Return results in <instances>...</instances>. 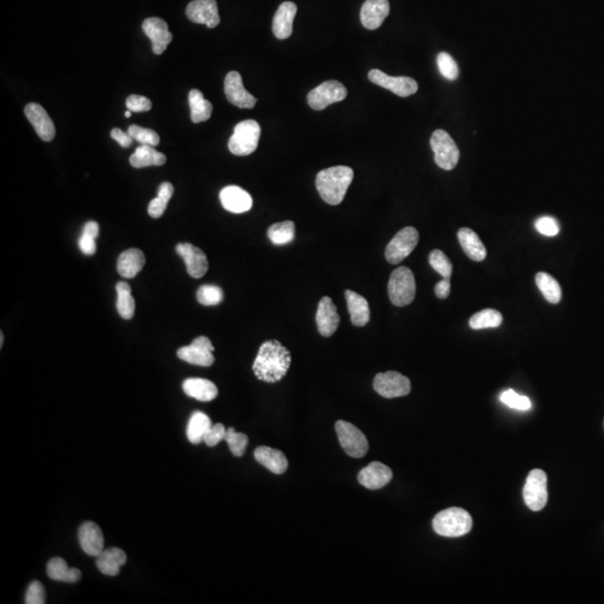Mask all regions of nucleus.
<instances>
[{
  "label": "nucleus",
  "mask_w": 604,
  "mask_h": 604,
  "mask_svg": "<svg viewBox=\"0 0 604 604\" xmlns=\"http://www.w3.org/2000/svg\"><path fill=\"white\" fill-rule=\"evenodd\" d=\"M127 108L131 112L149 111L152 108V103L148 98L143 95L132 94L128 96L126 102Z\"/></svg>",
  "instance_id": "8fccbe9b"
},
{
  "label": "nucleus",
  "mask_w": 604,
  "mask_h": 604,
  "mask_svg": "<svg viewBox=\"0 0 604 604\" xmlns=\"http://www.w3.org/2000/svg\"><path fill=\"white\" fill-rule=\"evenodd\" d=\"M296 10V5L292 1H285L279 6L272 24V31L278 39H287L292 35Z\"/></svg>",
  "instance_id": "b1692460"
},
{
  "label": "nucleus",
  "mask_w": 604,
  "mask_h": 604,
  "mask_svg": "<svg viewBox=\"0 0 604 604\" xmlns=\"http://www.w3.org/2000/svg\"><path fill=\"white\" fill-rule=\"evenodd\" d=\"M535 226L540 234L546 235V236H555L559 232L557 222L554 218L548 217V216L538 218L535 223Z\"/></svg>",
  "instance_id": "09e8293b"
},
{
  "label": "nucleus",
  "mask_w": 604,
  "mask_h": 604,
  "mask_svg": "<svg viewBox=\"0 0 604 604\" xmlns=\"http://www.w3.org/2000/svg\"><path fill=\"white\" fill-rule=\"evenodd\" d=\"M26 604H44L45 589L44 585L38 581H33L28 585L27 592L25 596Z\"/></svg>",
  "instance_id": "49530a36"
},
{
  "label": "nucleus",
  "mask_w": 604,
  "mask_h": 604,
  "mask_svg": "<svg viewBox=\"0 0 604 604\" xmlns=\"http://www.w3.org/2000/svg\"><path fill=\"white\" fill-rule=\"evenodd\" d=\"M78 246L80 250L83 252L85 255H93L96 252V244H95V238L89 235H85L82 233L81 238L78 240Z\"/></svg>",
  "instance_id": "3c124183"
},
{
  "label": "nucleus",
  "mask_w": 604,
  "mask_h": 604,
  "mask_svg": "<svg viewBox=\"0 0 604 604\" xmlns=\"http://www.w3.org/2000/svg\"><path fill=\"white\" fill-rule=\"evenodd\" d=\"M261 127L257 121L244 120L236 124L229 140V149L235 156H249L257 150Z\"/></svg>",
  "instance_id": "39448f33"
},
{
  "label": "nucleus",
  "mask_w": 604,
  "mask_h": 604,
  "mask_svg": "<svg viewBox=\"0 0 604 604\" xmlns=\"http://www.w3.org/2000/svg\"><path fill=\"white\" fill-rule=\"evenodd\" d=\"M224 92L229 103L240 109H252L257 104V99L244 89L240 73L229 72L224 82Z\"/></svg>",
  "instance_id": "4468645a"
},
{
  "label": "nucleus",
  "mask_w": 604,
  "mask_h": 604,
  "mask_svg": "<svg viewBox=\"0 0 604 604\" xmlns=\"http://www.w3.org/2000/svg\"><path fill=\"white\" fill-rule=\"evenodd\" d=\"M197 300L203 305H217L223 301V290L217 285H201L197 290Z\"/></svg>",
  "instance_id": "ea45409f"
},
{
  "label": "nucleus",
  "mask_w": 604,
  "mask_h": 604,
  "mask_svg": "<svg viewBox=\"0 0 604 604\" xmlns=\"http://www.w3.org/2000/svg\"><path fill=\"white\" fill-rule=\"evenodd\" d=\"M117 310L123 319L129 320L134 316L136 302L131 294V287L126 282L117 283Z\"/></svg>",
  "instance_id": "c9c22d12"
},
{
  "label": "nucleus",
  "mask_w": 604,
  "mask_h": 604,
  "mask_svg": "<svg viewBox=\"0 0 604 604\" xmlns=\"http://www.w3.org/2000/svg\"><path fill=\"white\" fill-rule=\"evenodd\" d=\"M429 262H430L431 266L442 277H451L453 270L452 263L443 252L440 251V250H433L429 255Z\"/></svg>",
  "instance_id": "37998d69"
},
{
  "label": "nucleus",
  "mask_w": 604,
  "mask_h": 604,
  "mask_svg": "<svg viewBox=\"0 0 604 604\" xmlns=\"http://www.w3.org/2000/svg\"><path fill=\"white\" fill-rule=\"evenodd\" d=\"M173 194V186L171 182H162L158 189V196L150 201L148 206V214L152 218H159L167 208L168 201H171Z\"/></svg>",
  "instance_id": "58836bf2"
},
{
  "label": "nucleus",
  "mask_w": 604,
  "mask_h": 604,
  "mask_svg": "<svg viewBox=\"0 0 604 604\" xmlns=\"http://www.w3.org/2000/svg\"><path fill=\"white\" fill-rule=\"evenodd\" d=\"M526 506L533 512H540L547 503V475L540 469L531 470L526 479L523 490Z\"/></svg>",
  "instance_id": "6e6552de"
},
{
  "label": "nucleus",
  "mask_w": 604,
  "mask_h": 604,
  "mask_svg": "<svg viewBox=\"0 0 604 604\" xmlns=\"http://www.w3.org/2000/svg\"><path fill=\"white\" fill-rule=\"evenodd\" d=\"M537 287L549 303H559L562 299V289L559 282L545 272H538L535 277Z\"/></svg>",
  "instance_id": "f704fd0d"
},
{
  "label": "nucleus",
  "mask_w": 604,
  "mask_h": 604,
  "mask_svg": "<svg viewBox=\"0 0 604 604\" xmlns=\"http://www.w3.org/2000/svg\"><path fill=\"white\" fill-rule=\"evenodd\" d=\"M128 134L131 136L132 139L136 140L141 145L156 147L160 143L159 134L151 129L143 128V127L137 126V124H132V126L129 127Z\"/></svg>",
  "instance_id": "a19ab883"
},
{
  "label": "nucleus",
  "mask_w": 604,
  "mask_h": 604,
  "mask_svg": "<svg viewBox=\"0 0 604 604\" xmlns=\"http://www.w3.org/2000/svg\"><path fill=\"white\" fill-rule=\"evenodd\" d=\"M176 252L186 263V268L190 277L195 279L204 277L208 270V261L204 252L190 243L178 244Z\"/></svg>",
  "instance_id": "f3484780"
},
{
  "label": "nucleus",
  "mask_w": 604,
  "mask_h": 604,
  "mask_svg": "<svg viewBox=\"0 0 604 604\" xmlns=\"http://www.w3.org/2000/svg\"><path fill=\"white\" fill-rule=\"evenodd\" d=\"M212 421L208 415L201 411L194 412L190 417L187 431H186L188 440L194 445H199L201 441H204L205 434L212 428Z\"/></svg>",
  "instance_id": "72a5a7b5"
},
{
  "label": "nucleus",
  "mask_w": 604,
  "mask_h": 604,
  "mask_svg": "<svg viewBox=\"0 0 604 604\" xmlns=\"http://www.w3.org/2000/svg\"><path fill=\"white\" fill-rule=\"evenodd\" d=\"M225 441L229 445V450L235 456H242L245 452L249 443V438L244 433H238L234 428H229L225 434Z\"/></svg>",
  "instance_id": "79ce46f5"
},
{
  "label": "nucleus",
  "mask_w": 604,
  "mask_h": 604,
  "mask_svg": "<svg viewBox=\"0 0 604 604\" xmlns=\"http://www.w3.org/2000/svg\"><path fill=\"white\" fill-rule=\"evenodd\" d=\"M369 81L378 87L389 89L401 98L414 94L419 89L417 82L408 76H389L380 70H372L368 73Z\"/></svg>",
  "instance_id": "ddd939ff"
},
{
  "label": "nucleus",
  "mask_w": 604,
  "mask_h": 604,
  "mask_svg": "<svg viewBox=\"0 0 604 604\" xmlns=\"http://www.w3.org/2000/svg\"><path fill=\"white\" fill-rule=\"evenodd\" d=\"M458 240L464 253L471 260L480 262V261H484L486 259V247L475 231L468 229V227H462V229H459Z\"/></svg>",
  "instance_id": "c85d7f7f"
},
{
  "label": "nucleus",
  "mask_w": 604,
  "mask_h": 604,
  "mask_svg": "<svg viewBox=\"0 0 604 604\" xmlns=\"http://www.w3.org/2000/svg\"><path fill=\"white\" fill-rule=\"evenodd\" d=\"M220 199L224 208L234 214L247 212L253 205L251 195L238 186L223 188L220 193Z\"/></svg>",
  "instance_id": "4be33fe9"
},
{
  "label": "nucleus",
  "mask_w": 604,
  "mask_h": 604,
  "mask_svg": "<svg viewBox=\"0 0 604 604\" xmlns=\"http://www.w3.org/2000/svg\"><path fill=\"white\" fill-rule=\"evenodd\" d=\"M296 226L292 221H285L273 224L268 227V236L275 245H285L290 243L294 238Z\"/></svg>",
  "instance_id": "4c0bfd02"
},
{
  "label": "nucleus",
  "mask_w": 604,
  "mask_h": 604,
  "mask_svg": "<svg viewBox=\"0 0 604 604\" xmlns=\"http://www.w3.org/2000/svg\"><path fill=\"white\" fill-rule=\"evenodd\" d=\"M389 14V0H366L361 6V22L364 27L375 31Z\"/></svg>",
  "instance_id": "5701e85b"
},
{
  "label": "nucleus",
  "mask_w": 604,
  "mask_h": 604,
  "mask_svg": "<svg viewBox=\"0 0 604 604\" xmlns=\"http://www.w3.org/2000/svg\"><path fill=\"white\" fill-rule=\"evenodd\" d=\"M213 352H214V346L210 338H207L205 336H199L192 341L189 346L179 348L177 350V356L182 361L193 365L208 367L215 361Z\"/></svg>",
  "instance_id": "f8f14e48"
},
{
  "label": "nucleus",
  "mask_w": 604,
  "mask_h": 604,
  "mask_svg": "<svg viewBox=\"0 0 604 604\" xmlns=\"http://www.w3.org/2000/svg\"><path fill=\"white\" fill-rule=\"evenodd\" d=\"M345 296L352 324L356 327L366 326L371 319V310L367 300L352 290L345 291Z\"/></svg>",
  "instance_id": "a878e982"
},
{
  "label": "nucleus",
  "mask_w": 604,
  "mask_h": 604,
  "mask_svg": "<svg viewBox=\"0 0 604 604\" xmlns=\"http://www.w3.org/2000/svg\"><path fill=\"white\" fill-rule=\"evenodd\" d=\"M185 394L201 402H210L218 394L215 384L204 378H188L182 383Z\"/></svg>",
  "instance_id": "cd10ccee"
},
{
  "label": "nucleus",
  "mask_w": 604,
  "mask_h": 604,
  "mask_svg": "<svg viewBox=\"0 0 604 604\" xmlns=\"http://www.w3.org/2000/svg\"><path fill=\"white\" fill-rule=\"evenodd\" d=\"M336 432L339 443L345 452L352 458H363L368 451V441L357 426L352 423L339 419L336 422Z\"/></svg>",
  "instance_id": "0eeeda50"
},
{
  "label": "nucleus",
  "mask_w": 604,
  "mask_h": 604,
  "mask_svg": "<svg viewBox=\"0 0 604 604\" xmlns=\"http://www.w3.org/2000/svg\"><path fill=\"white\" fill-rule=\"evenodd\" d=\"M317 327L324 337H330L335 333L340 322L338 311L329 296H324L318 305L316 315Z\"/></svg>",
  "instance_id": "a211bd4d"
},
{
  "label": "nucleus",
  "mask_w": 604,
  "mask_h": 604,
  "mask_svg": "<svg viewBox=\"0 0 604 604\" xmlns=\"http://www.w3.org/2000/svg\"><path fill=\"white\" fill-rule=\"evenodd\" d=\"M290 365V352L280 341L271 339L261 345L252 368L257 380L277 383L287 375Z\"/></svg>",
  "instance_id": "f257e3e1"
},
{
  "label": "nucleus",
  "mask_w": 604,
  "mask_h": 604,
  "mask_svg": "<svg viewBox=\"0 0 604 604\" xmlns=\"http://www.w3.org/2000/svg\"><path fill=\"white\" fill-rule=\"evenodd\" d=\"M254 458L259 463L275 475H282L288 469V460L282 451L270 447H259L255 449Z\"/></svg>",
  "instance_id": "393cba45"
},
{
  "label": "nucleus",
  "mask_w": 604,
  "mask_h": 604,
  "mask_svg": "<svg viewBox=\"0 0 604 604\" xmlns=\"http://www.w3.org/2000/svg\"><path fill=\"white\" fill-rule=\"evenodd\" d=\"M347 98V89L340 82L326 81L311 89L308 94V104L311 109L322 111L331 104L337 103Z\"/></svg>",
  "instance_id": "9d476101"
},
{
  "label": "nucleus",
  "mask_w": 604,
  "mask_h": 604,
  "mask_svg": "<svg viewBox=\"0 0 604 604\" xmlns=\"http://www.w3.org/2000/svg\"><path fill=\"white\" fill-rule=\"evenodd\" d=\"M417 294V283L413 272L400 266L391 272L389 281V296L393 305L404 307L413 302Z\"/></svg>",
  "instance_id": "20e7f679"
},
{
  "label": "nucleus",
  "mask_w": 604,
  "mask_h": 604,
  "mask_svg": "<svg viewBox=\"0 0 604 604\" xmlns=\"http://www.w3.org/2000/svg\"><path fill=\"white\" fill-rule=\"evenodd\" d=\"M132 167L145 168L149 166H162L167 161L165 154L157 151L154 147L141 145L138 147L129 159Z\"/></svg>",
  "instance_id": "7c9ffc66"
},
{
  "label": "nucleus",
  "mask_w": 604,
  "mask_h": 604,
  "mask_svg": "<svg viewBox=\"0 0 604 604\" xmlns=\"http://www.w3.org/2000/svg\"><path fill=\"white\" fill-rule=\"evenodd\" d=\"M190 106V119L194 123L205 122L212 115L213 106L210 101L205 100L199 89H192L188 95Z\"/></svg>",
  "instance_id": "473e14b6"
},
{
  "label": "nucleus",
  "mask_w": 604,
  "mask_h": 604,
  "mask_svg": "<svg viewBox=\"0 0 604 604\" xmlns=\"http://www.w3.org/2000/svg\"><path fill=\"white\" fill-rule=\"evenodd\" d=\"M145 257L139 249H129L122 252L117 259V272L121 277L132 279L143 270Z\"/></svg>",
  "instance_id": "bb28decb"
},
{
  "label": "nucleus",
  "mask_w": 604,
  "mask_h": 604,
  "mask_svg": "<svg viewBox=\"0 0 604 604\" xmlns=\"http://www.w3.org/2000/svg\"><path fill=\"white\" fill-rule=\"evenodd\" d=\"M503 324V315L495 309H484L475 313L469 320V326L475 330L497 328Z\"/></svg>",
  "instance_id": "e433bc0d"
},
{
  "label": "nucleus",
  "mask_w": 604,
  "mask_h": 604,
  "mask_svg": "<svg viewBox=\"0 0 604 604\" xmlns=\"http://www.w3.org/2000/svg\"><path fill=\"white\" fill-rule=\"evenodd\" d=\"M354 179V171L347 166H335L319 171L316 187L319 195L329 205H339L344 201L347 189Z\"/></svg>",
  "instance_id": "f03ea898"
},
{
  "label": "nucleus",
  "mask_w": 604,
  "mask_h": 604,
  "mask_svg": "<svg viewBox=\"0 0 604 604\" xmlns=\"http://www.w3.org/2000/svg\"><path fill=\"white\" fill-rule=\"evenodd\" d=\"M431 148L434 152V161L445 171H452L458 165L460 151L450 134L438 129L432 134Z\"/></svg>",
  "instance_id": "423d86ee"
},
{
  "label": "nucleus",
  "mask_w": 604,
  "mask_h": 604,
  "mask_svg": "<svg viewBox=\"0 0 604 604\" xmlns=\"http://www.w3.org/2000/svg\"><path fill=\"white\" fill-rule=\"evenodd\" d=\"M143 31L150 38L152 50L157 55L164 53L173 41V34L168 29L167 22L158 17L147 18L143 22Z\"/></svg>",
  "instance_id": "dca6fc26"
},
{
  "label": "nucleus",
  "mask_w": 604,
  "mask_h": 604,
  "mask_svg": "<svg viewBox=\"0 0 604 604\" xmlns=\"http://www.w3.org/2000/svg\"><path fill=\"white\" fill-rule=\"evenodd\" d=\"M83 234L89 235V236H92L94 238H98L99 224L93 221L85 224V226L83 229Z\"/></svg>",
  "instance_id": "5fc2aeb1"
},
{
  "label": "nucleus",
  "mask_w": 604,
  "mask_h": 604,
  "mask_svg": "<svg viewBox=\"0 0 604 604\" xmlns=\"http://www.w3.org/2000/svg\"><path fill=\"white\" fill-rule=\"evenodd\" d=\"M48 575L54 581L76 583L81 579V570L72 568L61 557H54L48 563Z\"/></svg>",
  "instance_id": "2f4dec72"
},
{
  "label": "nucleus",
  "mask_w": 604,
  "mask_h": 604,
  "mask_svg": "<svg viewBox=\"0 0 604 604\" xmlns=\"http://www.w3.org/2000/svg\"><path fill=\"white\" fill-rule=\"evenodd\" d=\"M450 278H443V280L436 283V289H434L436 296L439 299H447L449 294H450Z\"/></svg>",
  "instance_id": "864d4df0"
},
{
  "label": "nucleus",
  "mask_w": 604,
  "mask_h": 604,
  "mask_svg": "<svg viewBox=\"0 0 604 604\" xmlns=\"http://www.w3.org/2000/svg\"><path fill=\"white\" fill-rule=\"evenodd\" d=\"M0 338H1V339H0V346L3 347V333H1V335H0Z\"/></svg>",
  "instance_id": "6e6d98bb"
},
{
  "label": "nucleus",
  "mask_w": 604,
  "mask_h": 604,
  "mask_svg": "<svg viewBox=\"0 0 604 604\" xmlns=\"http://www.w3.org/2000/svg\"><path fill=\"white\" fill-rule=\"evenodd\" d=\"M436 534L445 537H460L473 528V518L467 510L458 507L445 509L432 522Z\"/></svg>",
  "instance_id": "7ed1b4c3"
},
{
  "label": "nucleus",
  "mask_w": 604,
  "mask_h": 604,
  "mask_svg": "<svg viewBox=\"0 0 604 604\" xmlns=\"http://www.w3.org/2000/svg\"><path fill=\"white\" fill-rule=\"evenodd\" d=\"M112 139H115L121 147L128 148L132 145V137L129 134L123 132L120 129L115 128L111 130Z\"/></svg>",
  "instance_id": "603ef678"
},
{
  "label": "nucleus",
  "mask_w": 604,
  "mask_h": 604,
  "mask_svg": "<svg viewBox=\"0 0 604 604\" xmlns=\"http://www.w3.org/2000/svg\"><path fill=\"white\" fill-rule=\"evenodd\" d=\"M127 554L121 548L111 547L96 556V566L101 573L115 576L120 572V568L126 564Z\"/></svg>",
  "instance_id": "c756f323"
},
{
  "label": "nucleus",
  "mask_w": 604,
  "mask_h": 604,
  "mask_svg": "<svg viewBox=\"0 0 604 604\" xmlns=\"http://www.w3.org/2000/svg\"><path fill=\"white\" fill-rule=\"evenodd\" d=\"M124 117H131V111H130V110H128V111H127L126 113H124Z\"/></svg>",
  "instance_id": "4d7b16f0"
},
{
  "label": "nucleus",
  "mask_w": 604,
  "mask_h": 604,
  "mask_svg": "<svg viewBox=\"0 0 604 604\" xmlns=\"http://www.w3.org/2000/svg\"><path fill=\"white\" fill-rule=\"evenodd\" d=\"M186 16L195 24L215 28L221 22L216 0H194L186 8Z\"/></svg>",
  "instance_id": "2eb2a0df"
},
{
  "label": "nucleus",
  "mask_w": 604,
  "mask_h": 604,
  "mask_svg": "<svg viewBox=\"0 0 604 604\" xmlns=\"http://www.w3.org/2000/svg\"><path fill=\"white\" fill-rule=\"evenodd\" d=\"M419 243V233L412 226L404 227L391 238L385 250V257L391 264H398L411 254Z\"/></svg>",
  "instance_id": "1a4fd4ad"
},
{
  "label": "nucleus",
  "mask_w": 604,
  "mask_h": 604,
  "mask_svg": "<svg viewBox=\"0 0 604 604\" xmlns=\"http://www.w3.org/2000/svg\"><path fill=\"white\" fill-rule=\"evenodd\" d=\"M436 63L442 76H445L449 81L456 80L459 76V67L450 54L441 52L436 57Z\"/></svg>",
  "instance_id": "c03bdc74"
},
{
  "label": "nucleus",
  "mask_w": 604,
  "mask_h": 604,
  "mask_svg": "<svg viewBox=\"0 0 604 604\" xmlns=\"http://www.w3.org/2000/svg\"><path fill=\"white\" fill-rule=\"evenodd\" d=\"M501 400L509 408L519 410V411H527L531 406L528 397L517 394L512 389L503 391V394L501 395Z\"/></svg>",
  "instance_id": "a18cd8bd"
},
{
  "label": "nucleus",
  "mask_w": 604,
  "mask_h": 604,
  "mask_svg": "<svg viewBox=\"0 0 604 604\" xmlns=\"http://www.w3.org/2000/svg\"><path fill=\"white\" fill-rule=\"evenodd\" d=\"M227 429H225L222 423H216L212 425V428L207 431L204 436V442L208 447H215L220 442L225 439Z\"/></svg>",
  "instance_id": "de8ad7c7"
},
{
  "label": "nucleus",
  "mask_w": 604,
  "mask_h": 604,
  "mask_svg": "<svg viewBox=\"0 0 604 604\" xmlns=\"http://www.w3.org/2000/svg\"><path fill=\"white\" fill-rule=\"evenodd\" d=\"M393 478V473L385 464L378 461L369 463L358 473V481L367 489L378 490L383 488Z\"/></svg>",
  "instance_id": "6ab92c4d"
},
{
  "label": "nucleus",
  "mask_w": 604,
  "mask_h": 604,
  "mask_svg": "<svg viewBox=\"0 0 604 604\" xmlns=\"http://www.w3.org/2000/svg\"><path fill=\"white\" fill-rule=\"evenodd\" d=\"M373 386L375 391L385 398L405 396L411 391L410 380L404 375L393 371L376 375Z\"/></svg>",
  "instance_id": "9b49d317"
},
{
  "label": "nucleus",
  "mask_w": 604,
  "mask_h": 604,
  "mask_svg": "<svg viewBox=\"0 0 604 604\" xmlns=\"http://www.w3.org/2000/svg\"><path fill=\"white\" fill-rule=\"evenodd\" d=\"M25 115L37 134L44 141H52L55 137V126L48 112L38 103H29L25 106Z\"/></svg>",
  "instance_id": "aec40b11"
},
{
  "label": "nucleus",
  "mask_w": 604,
  "mask_h": 604,
  "mask_svg": "<svg viewBox=\"0 0 604 604\" xmlns=\"http://www.w3.org/2000/svg\"><path fill=\"white\" fill-rule=\"evenodd\" d=\"M78 542L87 555L99 556L104 551V537L98 524L85 522L78 528Z\"/></svg>",
  "instance_id": "412c9836"
}]
</instances>
